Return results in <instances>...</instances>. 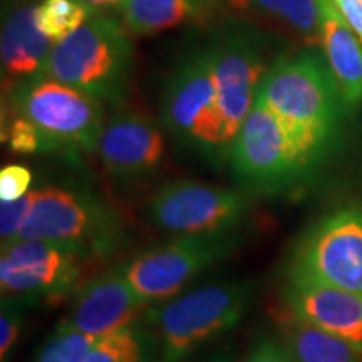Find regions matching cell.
Returning a JSON list of instances; mask_svg holds the SVG:
<instances>
[{"label":"cell","instance_id":"cell-7","mask_svg":"<svg viewBox=\"0 0 362 362\" xmlns=\"http://www.w3.org/2000/svg\"><path fill=\"white\" fill-rule=\"evenodd\" d=\"M228 163L235 181L253 194L284 192L312 166L279 116L257 96Z\"/></svg>","mask_w":362,"mask_h":362},{"label":"cell","instance_id":"cell-18","mask_svg":"<svg viewBox=\"0 0 362 362\" xmlns=\"http://www.w3.org/2000/svg\"><path fill=\"white\" fill-rule=\"evenodd\" d=\"M215 11L270 21L291 29L305 44L322 42L320 0H211Z\"/></svg>","mask_w":362,"mask_h":362},{"label":"cell","instance_id":"cell-10","mask_svg":"<svg viewBox=\"0 0 362 362\" xmlns=\"http://www.w3.org/2000/svg\"><path fill=\"white\" fill-rule=\"evenodd\" d=\"M248 214L247 193L194 180L166 181L146 205L149 221L173 237L232 233Z\"/></svg>","mask_w":362,"mask_h":362},{"label":"cell","instance_id":"cell-14","mask_svg":"<svg viewBox=\"0 0 362 362\" xmlns=\"http://www.w3.org/2000/svg\"><path fill=\"white\" fill-rule=\"evenodd\" d=\"M148 307L117 264L81 284L61 320L88 336L103 337L139 319Z\"/></svg>","mask_w":362,"mask_h":362},{"label":"cell","instance_id":"cell-12","mask_svg":"<svg viewBox=\"0 0 362 362\" xmlns=\"http://www.w3.org/2000/svg\"><path fill=\"white\" fill-rule=\"evenodd\" d=\"M214 57L216 111L230 141H235L250 112L265 76L262 39L248 30H232L210 45Z\"/></svg>","mask_w":362,"mask_h":362},{"label":"cell","instance_id":"cell-4","mask_svg":"<svg viewBox=\"0 0 362 362\" xmlns=\"http://www.w3.org/2000/svg\"><path fill=\"white\" fill-rule=\"evenodd\" d=\"M255 293L250 280L206 284L148 307L143 317L156 336L161 362H185L247 315Z\"/></svg>","mask_w":362,"mask_h":362},{"label":"cell","instance_id":"cell-24","mask_svg":"<svg viewBox=\"0 0 362 362\" xmlns=\"http://www.w3.org/2000/svg\"><path fill=\"white\" fill-rule=\"evenodd\" d=\"M33 307L29 302L13 297H2L0 300V362H11L21 341L25 315Z\"/></svg>","mask_w":362,"mask_h":362},{"label":"cell","instance_id":"cell-15","mask_svg":"<svg viewBox=\"0 0 362 362\" xmlns=\"http://www.w3.org/2000/svg\"><path fill=\"white\" fill-rule=\"evenodd\" d=\"M287 312L315 327L346 339L362 351V296L310 280L287 279Z\"/></svg>","mask_w":362,"mask_h":362},{"label":"cell","instance_id":"cell-13","mask_svg":"<svg viewBox=\"0 0 362 362\" xmlns=\"http://www.w3.org/2000/svg\"><path fill=\"white\" fill-rule=\"evenodd\" d=\"M165 153L160 126L139 112H123L106 121L98 144L104 173L121 188L151 180L161 168Z\"/></svg>","mask_w":362,"mask_h":362},{"label":"cell","instance_id":"cell-26","mask_svg":"<svg viewBox=\"0 0 362 362\" xmlns=\"http://www.w3.org/2000/svg\"><path fill=\"white\" fill-rule=\"evenodd\" d=\"M33 171L22 165H7L0 171V202H13L33 192Z\"/></svg>","mask_w":362,"mask_h":362},{"label":"cell","instance_id":"cell-2","mask_svg":"<svg viewBox=\"0 0 362 362\" xmlns=\"http://www.w3.org/2000/svg\"><path fill=\"white\" fill-rule=\"evenodd\" d=\"M285 124L310 165L336 131L346 104L329 64L317 51L280 57L257 90Z\"/></svg>","mask_w":362,"mask_h":362},{"label":"cell","instance_id":"cell-6","mask_svg":"<svg viewBox=\"0 0 362 362\" xmlns=\"http://www.w3.org/2000/svg\"><path fill=\"white\" fill-rule=\"evenodd\" d=\"M161 119L180 146L210 163H226L232 141L216 111L214 57L210 47L189 54L170 76L163 90Z\"/></svg>","mask_w":362,"mask_h":362},{"label":"cell","instance_id":"cell-11","mask_svg":"<svg viewBox=\"0 0 362 362\" xmlns=\"http://www.w3.org/2000/svg\"><path fill=\"white\" fill-rule=\"evenodd\" d=\"M79 253L44 240H19L0 255V293L30 305L59 304L81 285L84 265Z\"/></svg>","mask_w":362,"mask_h":362},{"label":"cell","instance_id":"cell-16","mask_svg":"<svg viewBox=\"0 0 362 362\" xmlns=\"http://www.w3.org/2000/svg\"><path fill=\"white\" fill-rule=\"evenodd\" d=\"M33 2H13L4 13L2 90L8 93L21 81L42 74L54 42L40 33Z\"/></svg>","mask_w":362,"mask_h":362},{"label":"cell","instance_id":"cell-28","mask_svg":"<svg viewBox=\"0 0 362 362\" xmlns=\"http://www.w3.org/2000/svg\"><path fill=\"white\" fill-rule=\"evenodd\" d=\"M332 2L362 42V0H332Z\"/></svg>","mask_w":362,"mask_h":362},{"label":"cell","instance_id":"cell-25","mask_svg":"<svg viewBox=\"0 0 362 362\" xmlns=\"http://www.w3.org/2000/svg\"><path fill=\"white\" fill-rule=\"evenodd\" d=\"M34 189L13 202H0V247L6 248L19 242L22 230L30 215Z\"/></svg>","mask_w":362,"mask_h":362},{"label":"cell","instance_id":"cell-19","mask_svg":"<svg viewBox=\"0 0 362 362\" xmlns=\"http://www.w3.org/2000/svg\"><path fill=\"white\" fill-rule=\"evenodd\" d=\"M117 11L131 35H153L205 21L215 6L211 0H124Z\"/></svg>","mask_w":362,"mask_h":362},{"label":"cell","instance_id":"cell-23","mask_svg":"<svg viewBox=\"0 0 362 362\" xmlns=\"http://www.w3.org/2000/svg\"><path fill=\"white\" fill-rule=\"evenodd\" d=\"M93 12L78 0H40L35 7V21L45 37L59 42L79 29Z\"/></svg>","mask_w":362,"mask_h":362},{"label":"cell","instance_id":"cell-8","mask_svg":"<svg viewBox=\"0 0 362 362\" xmlns=\"http://www.w3.org/2000/svg\"><path fill=\"white\" fill-rule=\"evenodd\" d=\"M237 233L181 235L139 252L121 264L126 279L149 305L180 293L208 269L228 260L238 250Z\"/></svg>","mask_w":362,"mask_h":362},{"label":"cell","instance_id":"cell-17","mask_svg":"<svg viewBox=\"0 0 362 362\" xmlns=\"http://www.w3.org/2000/svg\"><path fill=\"white\" fill-rule=\"evenodd\" d=\"M322 45L327 64L349 106L362 104V42L332 0H320Z\"/></svg>","mask_w":362,"mask_h":362},{"label":"cell","instance_id":"cell-27","mask_svg":"<svg viewBox=\"0 0 362 362\" xmlns=\"http://www.w3.org/2000/svg\"><path fill=\"white\" fill-rule=\"evenodd\" d=\"M243 362H296L279 336H265L252 346Z\"/></svg>","mask_w":362,"mask_h":362},{"label":"cell","instance_id":"cell-3","mask_svg":"<svg viewBox=\"0 0 362 362\" xmlns=\"http://www.w3.org/2000/svg\"><path fill=\"white\" fill-rule=\"evenodd\" d=\"M133 72L129 30L119 17L94 11L79 29L54 42L42 74L101 104H121L129 94Z\"/></svg>","mask_w":362,"mask_h":362},{"label":"cell","instance_id":"cell-30","mask_svg":"<svg viewBox=\"0 0 362 362\" xmlns=\"http://www.w3.org/2000/svg\"><path fill=\"white\" fill-rule=\"evenodd\" d=\"M203 362H238V361L235 359L232 354H225V352H223V354H216V356L210 357V359H206Z\"/></svg>","mask_w":362,"mask_h":362},{"label":"cell","instance_id":"cell-31","mask_svg":"<svg viewBox=\"0 0 362 362\" xmlns=\"http://www.w3.org/2000/svg\"><path fill=\"white\" fill-rule=\"evenodd\" d=\"M11 4V6H12V2H13V0H2V4H4V7H6V4Z\"/></svg>","mask_w":362,"mask_h":362},{"label":"cell","instance_id":"cell-9","mask_svg":"<svg viewBox=\"0 0 362 362\" xmlns=\"http://www.w3.org/2000/svg\"><path fill=\"white\" fill-rule=\"evenodd\" d=\"M287 279L362 296V206L341 208L307 230L293 248Z\"/></svg>","mask_w":362,"mask_h":362},{"label":"cell","instance_id":"cell-1","mask_svg":"<svg viewBox=\"0 0 362 362\" xmlns=\"http://www.w3.org/2000/svg\"><path fill=\"white\" fill-rule=\"evenodd\" d=\"M2 141L19 155L98 151L103 104L83 90L39 74L4 94Z\"/></svg>","mask_w":362,"mask_h":362},{"label":"cell","instance_id":"cell-5","mask_svg":"<svg viewBox=\"0 0 362 362\" xmlns=\"http://www.w3.org/2000/svg\"><path fill=\"white\" fill-rule=\"evenodd\" d=\"M19 240L64 245L88 262L110 260L126 242L121 216L93 189L45 185L34 189L30 215Z\"/></svg>","mask_w":362,"mask_h":362},{"label":"cell","instance_id":"cell-29","mask_svg":"<svg viewBox=\"0 0 362 362\" xmlns=\"http://www.w3.org/2000/svg\"><path fill=\"white\" fill-rule=\"evenodd\" d=\"M78 2L90 8V11H101V8L119 7L124 0H78Z\"/></svg>","mask_w":362,"mask_h":362},{"label":"cell","instance_id":"cell-22","mask_svg":"<svg viewBox=\"0 0 362 362\" xmlns=\"http://www.w3.org/2000/svg\"><path fill=\"white\" fill-rule=\"evenodd\" d=\"M98 339L71 327L64 320H59L56 327L40 342L34 362H84Z\"/></svg>","mask_w":362,"mask_h":362},{"label":"cell","instance_id":"cell-20","mask_svg":"<svg viewBox=\"0 0 362 362\" xmlns=\"http://www.w3.org/2000/svg\"><path fill=\"white\" fill-rule=\"evenodd\" d=\"M282 339L296 362H362V351L288 312L280 324Z\"/></svg>","mask_w":362,"mask_h":362},{"label":"cell","instance_id":"cell-21","mask_svg":"<svg viewBox=\"0 0 362 362\" xmlns=\"http://www.w3.org/2000/svg\"><path fill=\"white\" fill-rule=\"evenodd\" d=\"M84 362H161V352L141 315L123 329L99 337Z\"/></svg>","mask_w":362,"mask_h":362}]
</instances>
